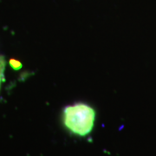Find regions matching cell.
Returning a JSON list of instances; mask_svg holds the SVG:
<instances>
[{"label": "cell", "instance_id": "1", "mask_svg": "<svg viewBox=\"0 0 156 156\" xmlns=\"http://www.w3.org/2000/svg\"><path fill=\"white\" fill-rule=\"evenodd\" d=\"M95 120V109L86 103L69 105L63 109L64 126L79 136H86L92 131Z\"/></svg>", "mask_w": 156, "mask_h": 156}]
</instances>
